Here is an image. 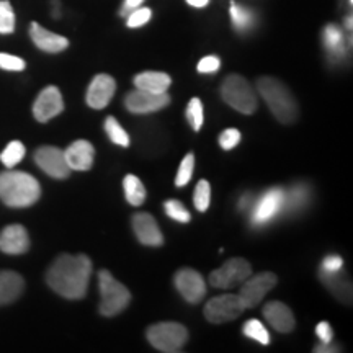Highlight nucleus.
Instances as JSON below:
<instances>
[{
  "instance_id": "obj_14",
  "label": "nucleus",
  "mask_w": 353,
  "mask_h": 353,
  "mask_svg": "<svg viewBox=\"0 0 353 353\" xmlns=\"http://www.w3.org/2000/svg\"><path fill=\"white\" fill-rule=\"evenodd\" d=\"M64 100L59 88L54 85H48L39 92L38 99L33 103V117L39 123H46L63 113Z\"/></svg>"
},
{
  "instance_id": "obj_19",
  "label": "nucleus",
  "mask_w": 353,
  "mask_h": 353,
  "mask_svg": "<svg viewBox=\"0 0 353 353\" xmlns=\"http://www.w3.org/2000/svg\"><path fill=\"white\" fill-rule=\"evenodd\" d=\"M263 317L268 321V324L273 329L281 334H290L294 329V325H296V321H294L291 309L280 301H272L265 304Z\"/></svg>"
},
{
  "instance_id": "obj_20",
  "label": "nucleus",
  "mask_w": 353,
  "mask_h": 353,
  "mask_svg": "<svg viewBox=\"0 0 353 353\" xmlns=\"http://www.w3.org/2000/svg\"><path fill=\"white\" fill-rule=\"evenodd\" d=\"M30 37H32L33 43L37 44V48H39V50L44 52H52V54L68 50L69 46L68 38L43 28V26L37 23V21H33L32 26H30Z\"/></svg>"
},
{
  "instance_id": "obj_6",
  "label": "nucleus",
  "mask_w": 353,
  "mask_h": 353,
  "mask_svg": "<svg viewBox=\"0 0 353 353\" xmlns=\"http://www.w3.org/2000/svg\"><path fill=\"white\" fill-rule=\"evenodd\" d=\"M148 341L154 348L164 353L182 352L188 341V330L179 322H159L148 329Z\"/></svg>"
},
{
  "instance_id": "obj_5",
  "label": "nucleus",
  "mask_w": 353,
  "mask_h": 353,
  "mask_svg": "<svg viewBox=\"0 0 353 353\" xmlns=\"http://www.w3.org/2000/svg\"><path fill=\"white\" fill-rule=\"evenodd\" d=\"M221 97L229 107L244 114H252L259 107L254 87L239 74H231L224 79L221 85Z\"/></svg>"
},
{
  "instance_id": "obj_9",
  "label": "nucleus",
  "mask_w": 353,
  "mask_h": 353,
  "mask_svg": "<svg viewBox=\"0 0 353 353\" xmlns=\"http://www.w3.org/2000/svg\"><path fill=\"white\" fill-rule=\"evenodd\" d=\"M276 283V275H273L270 272L259 273V275L255 276L250 275L244 283L241 285L237 296H239L244 309H254L260 301H262L265 294H267Z\"/></svg>"
},
{
  "instance_id": "obj_24",
  "label": "nucleus",
  "mask_w": 353,
  "mask_h": 353,
  "mask_svg": "<svg viewBox=\"0 0 353 353\" xmlns=\"http://www.w3.org/2000/svg\"><path fill=\"white\" fill-rule=\"evenodd\" d=\"M123 188H125V196L130 205L141 206L145 200V188L136 175H126L123 180Z\"/></svg>"
},
{
  "instance_id": "obj_4",
  "label": "nucleus",
  "mask_w": 353,
  "mask_h": 353,
  "mask_svg": "<svg viewBox=\"0 0 353 353\" xmlns=\"http://www.w3.org/2000/svg\"><path fill=\"white\" fill-rule=\"evenodd\" d=\"M99 286H100V314L112 317L125 311L131 301V293L125 285L114 278L108 270L99 272Z\"/></svg>"
},
{
  "instance_id": "obj_38",
  "label": "nucleus",
  "mask_w": 353,
  "mask_h": 353,
  "mask_svg": "<svg viewBox=\"0 0 353 353\" xmlns=\"http://www.w3.org/2000/svg\"><path fill=\"white\" fill-rule=\"evenodd\" d=\"M221 61L218 56H206L198 63V72L200 74H213L219 69Z\"/></svg>"
},
{
  "instance_id": "obj_13",
  "label": "nucleus",
  "mask_w": 353,
  "mask_h": 353,
  "mask_svg": "<svg viewBox=\"0 0 353 353\" xmlns=\"http://www.w3.org/2000/svg\"><path fill=\"white\" fill-rule=\"evenodd\" d=\"M175 288L185 298V301L198 304L206 294V283L203 276L193 268H182L174 276Z\"/></svg>"
},
{
  "instance_id": "obj_29",
  "label": "nucleus",
  "mask_w": 353,
  "mask_h": 353,
  "mask_svg": "<svg viewBox=\"0 0 353 353\" xmlns=\"http://www.w3.org/2000/svg\"><path fill=\"white\" fill-rule=\"evenodd\" d=\"M306 203H307V187H304V185H298V187L291 188L288 195L285 193L283 210L296 211L299 208H303Z\"/></svg>"
},
{
  "instance_id": "obj_23",
  "label": "nucleus",
  "mask_w": 353,
  "mask_h": 353,
  "mask_svg": "<svg viewBox=\"0 0 353 353\" xmlns=\"http://www.w3.org/2000/svg\"><path fill=\"white\" fill-rule=\"evenodd\" d=\"M324 44L327 48L329 54L335 59H342L347 52L345 34L337 25H327L324 30Z\"/></svg>"
},
{
  "instance_id": "obj_36",
  "label": "nucleus",
  "mask_w": 353,
  "mask_h": 353,
  "mask_svg": "<svg viewBox=\"0 0 353 353\" xmlns=\"http://www.w3.org/2000/svg\"><path fill=\"white\" fill-rule=\"evenodd\" d=\"M25 61L19 56L7 54V52H0V69L12 70V72H20L25 69Z\"/></svg>"
},
{
  "instance_id": "obj_42",
  "label": "nucleus",
  "mask_w": 353,
  "mask_h": 353,
  "mask_svg": "<svg viewBox=\"0 0 353 353\" xmlns=\"http://www.w3.org/2000/svg\"><path fill=\"white\" fill-rule=\"evenodd\" d=\"M187 3H188V6L195 7V8H203V7L208 6L210 0H187Z\"/></svg>"
},
{
  "instance_id": "obj_40",
  "label": "nucleus",
  "mask_w": 353,
  "mask_h": 353,
  "mask_svg": "<svg viewBox=\"0 0 353 353\" xmlns=\"http://www.w3.org/2000/svg\"><path fill=\"white\" fill-rule=\"evenodd\" d=\"M316 335L319 337V341L322 343H330V342H332V339H334V330L329 325V322L322 321V322H319V324H317Z\"/></svg>"
},
{
  "instance_id": "obj_15",
  "label": "nucleus",
  "mask_w": 353,
  "mask_h": 353,
  "mask_svg": "<svg viewBox=\"0 0 353 353\" xmlns=\"http://www.w3.org/2000/svg\"><path fill=\"white\" fill-rule=\"evenodd\" d=\"M114 90H117V82L108 74H99L88 85L85 100L87 105L94 110H101L112 101Z\"/></svg>"
},
{
  "instance_id": "obj_37",
  "label": "nucleus",
  "mask_w": 353,
  "mask_h": 353,
  "mask_svg": "<svg viewBox=\"0 0 353 353\" xmlns=\"http://www.w3.org/2000/svg\"><path fill=\"white\" fill-rule=\"evenodd\" d=\"M241 132L234 128H229V130L223 131L219 136V145L224 149V151H231V149L236 148L237 144L241 143Z\"/></svg>"
},
{
  "instance_id": "obj_2",
  "label": "nucleus",
  "mask_w": 353,
  "mask_h": 353,
  "mask_svg": "<svg viewBox=\"0 0 353 353\" xmlns=\"http://www.w3.org/2000/svg\"><path fill=\"white\" fill-rule=\"evenodd\" d=\"M41 196V187L26 172L7 170L0 174V200L10 208H28Z\"/></svg>"
},
{
  "instance_id": "obj_18",
  "label": "nucleus",
  "mask_w": 353,
  "mask_h": 353,
  "mask_svg": "<svg viewBox=\"0 0 353 353\" xmlns=\"http://www.w3.org/2000/svg\"><path fill=\"white\" fill-rule=\"evenodd\" d=\"M65 161H68V165L70 170H79L85 172L90 170L92 165H94L95 159V148L85 139L74 141L72 144L69 145L64 151Z\"/></svg>"
},
{
  "instance_id": "obj_22",
  "label": "nucleus",
  "mask_w": 353,
  "mask_h": 353,
  "mask_svg": "<svg viewBox=\"0 0 353 353\" xmlns=\"http://www.w3.org/2000/svg\"><path fill=\"white\" fill-rule=\"evenodd\" d=\"M134 85L141 90L152 92V94H164L172 85V79L165 72H156V70H145L134 77Z\"/></svg>"
},
{
  "instance_id": "obj_34",
  "label": "nucleus",
  "mask_w": 353,
  "mask_h": 353,
  "mask_svg": "<svg viewBox=\"0 0 353 353\" xmlns=\"http://www.w3.org/2000/svg\"><path fill=\"white\" fill-rule=\"evenodd\" d=\"M193 201H195V208L198 211H206L211 201V187L210 182L206 180H200L195 188V195H193Z\"/></svg>"
},
{
  "instance_id": "obj_7",
  "label": "nucleus",
  "mask_w": 353,
  "mask_h": 353,
  "mask_svg": "<svg viewBox=\"0 0 353 353\" xmlns=\"http://www.w3.org/2000/svg\"><path fill=\"white\" fill-rule=\"evenodd\" d=\"M250 275H252L250 263L241 257H234L211 273L210 285L219 290H232L244 283Z\"/></svg>"
},
{
  "instance_id": "obj_26",
  "label": "nucleus",
  "mask_w": 353,
  "mask_h": 353,
  "mask_svg": "<svg viewBox=\"0 0 353 353\" xmlns=\"http://www.w3.org/2000/svg\"><path fill=\"white\" fill-rule=\"evenodd\" d=\"M231 20L239 32H245L254 23V13L247 7L237 6L236 2H231Z\"/></svg>"
},
{
  "instance_id": "obj_30",
  "label": "nucleus",
  "mask_w": 353,
  "mask_h": 353,
  "mask_svg": "<svg viewBox=\"0 0 353 353\" xmlns=\"http://www.w3.org/2000/svg\"><path fill=\"white\" fill-rule=\"evenodd\" d=\"M15 30V12L8 0H0V34H10Z\"/></svg>"
},
{
  "instance_id": "obj_32",
  "label": "nucleus",
  "mask_w": 353,
  "mask_h": 353,
  "mask_svg": "<svg viewBox=\"0 0 353 353\" xmlns=\"http://www.w3.org/2000/svg\"><path fill=\"white\" fill-rule=\"evenodd\" d=\"M164 210L170 219L179 221V223H190V221H192V216H190L188 210L185 208L182 201H179V200L165 201Z\"/></svg>"
},
{
  "instance_id": "obj_12",
  "label": "nucleus",
  "mask_w": 353,
  "mask_h": 353,
  "mask_svg": "<svg viewBox=\"0 0 353 353\" xmlns=\"http://www.w3.org/2000/svg\"><path fill=\"white\" fill-rule=\"evenodd\" d=\"M170 103V95L164 92V94H152V92L136 90L130 92L125 99V107L128 112L134 114H145V113H154L159 110L165 108Z\"/></svg>"
},
{
  "instance_id": "obj_31",
  "label": "nucleus",
  "mask_w": 353,
  "mask_h": 353,
  "mask_svg": "<svg viewBox=\"0 0 353 353\" xmlns=\"http://www.w3.org/2000/svg\"><path fill=\"white\" fill-rule=\"evenodd\" d=\"M187 120L190 123V126L193 128V131H200L203 128L205 113H203V103L198 97L190 100V103L187 107Z\"/></svg>"
},
{
  "instance_id": "obj_17",
  "label": "nucleus",
  "mask_w": 353,
  "mask_h": 353,
  "mask_svg": "<svg viewBox=\"0 0 353 353\" xmlns=\"http://www.w3.org/2000/svg\"><path fill=\"white\" fill-rule=\"evenodd\" d=\"M30 236L21 224H12L0 232V250L7 255H21L28 252Z\"/></svg>"
},
{
  "instance_id": "obj_1",
  "label": "nucleus",
  "mask_w": 353,
  "mask_h": 353,
  "mask_svg": "<svg viewBox=\"0 0 353 353\" xmlns=\"http://www.w3.org/2000/svg\"><path fill=\"white\" fill-rule=\"evenodd\" d=\"M92 262L87 255H59L46 273V283L65 299H82L87 294Z\"/></svg>"
},
{
  "instance_id": "obj_3",
  "label": "nucleus",
  "mask_w": 353,
  "mask_h": 353,
  "mask_svg": "<svg viewBox=\"0 0 353 353\" xmlns=\"http://www.w3.org/2000/svg\"><path fill=\"white\" fill-rule=\"evenodd\" d=\"M259 94L281 125H291L298 118V103L283 82L273 77H262L257 82Z\"/></svg>"
},
{
  "instance_id": "obj_16",
  "label": "nucleus",
  "mask_w": 353,
  "mask_h": 353,
  "mask_svg": "<svg viewBox=\"0 0 353 353\" xmlns=\"http://www.w3.org/2000/svg\"><path fill=\"white\" fill-rule=\"evenodd\" d=\"M132 229L141 244L149 247H161L164 244V236L151 214L138 213L132 216Z\"/></svg>"
},
{
  "instance_id": "obj_25",
  "label": "nucleus",
  "mask_w": 353,
  "mask_h": 353,
  "mask_svg": "<svg viewBox=\"0 0 353 353\" xmlns=\"http://www.w3.org/2000/svg\"><path fill=\"white\" fill-rule=\"evenodd\" d=\"M25 145L20 143V141H12V143H8V145L6 149H3L2 154H0V161H2V164L7 167V169H12V167H15L21 159L25 157Z\"/></svg>"
},
{
  "instance_id": "obj_39",
  "label": "nucleus",
  "mask_w": 353,
  "mask_h": 353,
  "mask_svg": "<svg viewBox=\"0 0 353 353\" xmlns=\"http://www.w3.org/2000/svg\"><path fill=\"white\" fill-rule=\"evenodd\" d=\"M342 267H343L342 257H339V255H327V257L322 260L321 272L335 273V272H341Z\"/></svg>"
},
{
  "instance_id": "obj_8",
  "label": "nucleus",
  "mask_w": 353,
  "mask_h": 353,
  "mask_svg": "<svg viewBox=\"0 0 353 353\" xmlns=\"http://www.w3.org/2000/svg\"><path fill=\"white\" fill-rule=\"evenodd\" d=\"M244 306L237 294H221L210 299L205 306V317L211 324H226L242 316Z\"/></svg>"
},
{
  "instance_id": "obj_27",
  "label": "nucleus",
  "mask_w": 353,
  "mask_h": 353,
  "mask_svg": "<svg viewBox=\"0 0 353 353\" xmlns=\"http://www.w3.org/2000/svg\"><path fill=\"white\" fill-rule=\"evenodd\" d=\"M245 337L252 339V341L262 343V345H268L270 343V334L268 330L263 327V324L257 319H249L244 324V329H242Z\"/></svg>"
},
{
  "instance_id": "obj_11",
  "label": "nucleus",
  "mask_w": 353,
  "mask_h": 353,
  "mask_svg": "<svg viewBox=\"0 0 353 353\" xmlns=\"http://www.w3.org/2000/svg\"><path fill=\"white\" fill-rule=\"evenodd\" d=\"M34 162H37L44 174H48L57 180L68 179L70 172H72L68 165V161H65L63 149L54 148V145L38 148L37 152H34Z\"/></svg>"
},
{
  "instance_id": "obj_41",
  "label": "nucleus",
  "mask_w": 353,
  "mask_h": 353,
  "mask_svg": "<svg viewBox=\"0 0 353 353\" xmlns=\"http://www.w3.org/2000/svg\"><path fill=\"white\" fill-rule=\"evenodd\" d=\"M143 2H144V0H125L121 8H120V15L128 17L132 10H136V8L141 7V3H143Z\"/></svg>"
},
{
  "instance_id": "obj_21",
  "label": "nucleus",
  "mask_w": 353,
  "mask_h": 353,
  "mask_svg": "<svg viewBox=\"0 0 353 353\" xmlns=\"http://www.w3.org/2000/svg\"><path fill=\"white\" fill-rule=\"evenodd\" d=\"M25 290V280L19 273L0 272V306L17 301Z\"/></svg>"
},
{
  "instance_id": "obj_10",
  "label": "nucleus",
  "mask_w": 353,
  "mask_h": 353,
  "mask_svg": "<svg viewBox=\"0 0 353 353\" xmlns=\"http://www.w3.org/2000/svg\"><path fill=\"white\" fill-rule=\"evenodd\" d=\"M285 205V192L283 188H270L259 198L257 203H254L252 221L254 226H265V224L270 223L272 219H275L278 214L283 211Z\"/></svg>"
},
{
  "instance_id": "obj_28",
  "label": "nucleus",
  "mask_w": 353,
  "mask_h": 353,
  "mask_svg": "<svg viewBox=\"0 0 353 353\" xmlns=\"http://www.w3.org/2000/svg\"><path fill=\"white\" fill-rule=\"evenodd\" d=\"M105 131H107L112 143L123 145V148H128V145H130V136H128V132L125 130H123L120 123L117 121V118L108 117L107 120H105Z\"/></svg>"
},
{
  "instance_id": "obj_43",
  "label": "nucleus",
  "mask_w": 353,
  "mask_h": 353,
  "mask_svg": "<svg viewBox=\"0 0 353 353\" xmlns=\"http://www.w3.org/2000/svg\"><path fill=\"white\" fill-rule=\"evenodd\" d=\"M345 26H348V30H352V17L345 19Z\"/></svg>"
},
{
  "instance_id": "obj_33",
  "label": "nucleus",
  "mask_w": 353,
  "mask_h": 353,
  "mask_svg": "<svg viewBox=\"0 0 353 353\" xmlns=\"http://www.w3.org/2000/svg\"><path fill=\"white\" fill-rule=\"evenodd\" d=\"M193 167H195V156L193 154H187L182 161V164L179 167L175 176V185L176 187H185L193 176Z\"/></svg>"
},
{
  "instance_id": "obj_35",
  "label": "nucleus",
  "mask_w": 353,
  "mask_h": 353,
  "mask_svg": "<svg viewBox=\"0 0 353 353\" xmlns=\"http://www.w3.org/2000/svg\"><path fill=\"white\" fill-rule=\"evenodd\" d=\"M152 17V10L151 8H145V7H138L136 10H132L130 15L126 17V25L130 26V28H139V26H143L148 23L149 20H151Z\"/></svg>"
}]
</instances>
